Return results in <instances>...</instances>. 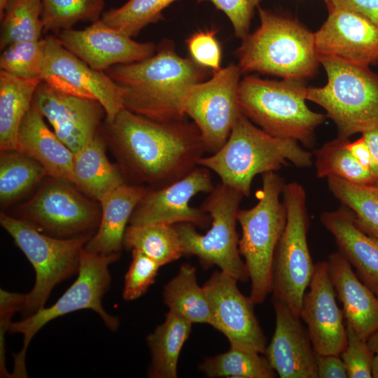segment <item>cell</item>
I'll list each match as a JSON object with an SVG mask.
<instances>
[{
	"label": "cell",
	"mask_w": 378,
	"mask_h": 378,
	"mask_svg": "<svg viewBox=\"0 0 378 378\" xmlns=\"http://www.w3.org/2000/svg\"><path fill=\"white\" fill-rule=\"evenodd\" d=\"M106 125L125 168L153 190L188 175L206 153L198 128L185 119L156 122L124 108Z\"/></svg>",
	"instance_id": "1"
},
{
	"label": "cell",
	"mask_w": 378,
	"mask_h": 378,
	"mask_svg": "<svg viewBox=\"0 0 378 378\" xmlns=\"http://www.w3.org/2000/svg\"><path fill=\"white\" fill-rule=\"evenodd\" d=\"M104 72L121 88L125 108L160 122L184 120L186 98L205 76L204 67L180 57L166 42L150 57Z\"/></svg>",
	"instance_id": "2"
},
{
	"label": "cell",
	"mask_w": 378,
	"mask_h": 378,
	"mask_svg": "<svg viewBox=\"0 0 378 378\" xmlns=\"http://www.w3.org/2000/svg\"><path fill=\"white\" fill-rule=\"evenodd\" d=\"M312 155L298 141L272 136L257 127L241 113L223 146L198 164L215 172L221 183L248 197L258 174L275 172L288 162L298 167L312 164Z\"/></svg>",
	"instance_id": "3"
},
{
	"label": "cell",
	"mask_w": 378,
	"mask_h": 378,
	"mask_svg": "<svg viewBox=\"0 0 378 378\" xmlns=\"http://www.w3.org/2000/svg\"><path fill=\"white\" fill-rule=\"evenodd\" d=\"M260 27L247 34L236 54L241 73L256 71L302 79L316 72L314 34L298 22L258 8Z\"/></svg>",
	"instance_id": "4"
},
{
	"label": "cell",
	"mask_w": 378,
	"mask_h": 378,
	"mask_svg": "<svg viewBox=\"0 0 378 378\" xmlns=\"http://www.w3.org/2000/svg\"><path fill=\"white\" fill-rule=\"evenodd\" d=\"M307 90L302 79L279 81L246 76L239 83V104L241 113L267 134L309 148L325 115L308 108Z\"/></svg>",
	"instance_id": "5"
},
{
	"label": "cell",
	"mask_w": 378,
	"mask_h": 378,
	"mask_svg": "<svg viewBox=\"0 0 378 378\" xmlns=\"http://www.w3.org/2000/svg\"><path fill=\"white\" fill-rule=\"evenodd\" d=\"M262 177L258 203L237 214L241 227L239 250L245 260L251 285L249 297L255 304L262 303L272 292L274 254L287 219L286 206L280 200L284 179L274 172Z\"/></svg>",
	"instance_id": "6"
},
{
	"label": "cell",
	"mask_w": 378,
	"mask_h": 378,
	"mask_svg": "<svg viewBox=\"0 0 378 378\" xmlns=\"http://www.w3.org/2000/svg\"><path fill=\"white\" fill-rule=\"evenodd\" d=\"M328 83L307 88V99L323 107L335 124L338 137L349 139L378 127V75L369 67L318 55Z\"/></svg>",
	"instance_id": "7"
},
{
	"label": "cell",
	"mask_w": 378,
	"mask_h": 378,
	"mask_svg": "<svg viewBox=\"0 0 378 378\" xmlns=\"http://www.w3.org/2000/svg\"><path fill=\"white\" fill-rule=\"evenodd\" d=\"M0 223L35 271L34 286L26 294L22 309L24 318L43 308L52 288L78 272L80 252L92 234L57 238L38 231L22 219L3 212L0 214Z\"/></svg>",
	"instance_id": "8"
},
{
	"label": "cell",
	"mask_w": 378,
	"mask_h": 378,
	"mask_svg": "<svg viewBox=\"0 0 378 378\" xmlns=\"http://www.w3.org/2000/svg\"><path fill=\"white\" fill-rule=\"evenodd\" d=\"M120 254L101 255L82 249L78 277L73 284L51 307H44L18 322H11L8 332L21 333L23 346L13 355L14 367L11 377H27L25 356L27 347L34 335L47 323L61 316L80 309L97 312L105 325L113 331L117 330L119 320L108 314L102 306V299L108 290L111 275L108 266L120 258Z\"/></svg>",
	"instance_id": "9"
},
{
	"label": "cell",
	"mask_w": 378,
	"mask_h": 378,
	"mask_svg": "<svg viewBox=\"0 0 378 378\" xmlns=\"http://www.w3.org/2000/svg\"><path fill=\"white\" fill-rule=\"evenodd\" d=\"M244 197L239 191L218 183L200 206L212 219L211 228L201 234L191 223L176 226L183 255L196 256L204 269L217 265L222 272L241 282L249 279L239 253L236 230L239 207Z\"/></svg>",
	"instance_id": "10"
},
{
	"label": "cell",
	"mask_w": 378,
	"mask_h": 378,
	"mask_svg": "<svg viewBox=\"0 0 378 378\" xmlns=\"http://www.w3.org/2000/svg\"><path fill=\"white\" fill-rule=\"evenodd\" d=\"M287 219L276 248L272 293L300 316L304 295L314 270L307 243L309 219L306 192L298 182L286 183L282 192Z\"/></svg>",
	"instance_id": "11"
},
{
	"label": "cell",
	"mask_w": 378,
	"mask_h": 378,
	"mask_svg": "<svg viewBox=\"0 0 378 378\" xmlns=\"http://www.w3.org/2000/svg\"><path fill=\"white\" fill-rule=\"evenodd\" d=\"M241 74L232 64L214 71L209 80L195 85L186 98L185 115L198 128L206 153L214 154L223 146L242 113L238 100Z\"/></svg>",
	"instance_id": "12"
},
{
	"label": "cell",
	"mask_w": 378,
	"mask_h": 378,
	"mask_svg": "<svg viewBox=\"0 0 378 378\" xmlns=\"http://www.w3.org/2000/svg\"><path fill=\"white\" fill-rule=\"evenodd\" d=\"M69 182L51 177L21 208L22 219L38 231L57 238L91 234L101 213Z\"/></svg>",
	"instance_id": "13"
},
{
	"label": "cell",
	"mask_w": 378,
	"mask_h": 378,
	"mask_svg": "<svg viewBox=\"0 0 378 378\" xmlns=\"http://www.w3.org/2000/svg\"><path fill=\"white\" fill-rule=\"evenodd\" d=\"M41 79L72 95L97 100L111 122L124 108L122 89L104 71L95 70L49 35L45 38Z\"/></svg>",
	"instance_id": "14"
},
{
	"label": "cell",
	"mask_w": 378,
	"mask_h": 378,
	"mask_svg": "<svg viewBox=\"0 0 378 378\" xmlns=\"http://www.w3.org/2000/svg\"><path fill=\"white\" fill-rule=\"evenodd\" d=\"M237 280L214 272L202 286L214 319L231 346L264 354L267 339L254 313L255 304L237 288Z\"/></svg>",
	"instance_id": "15"
},
{
	"label": "cell",
	"mask_w": 378,
	"mask_h": 378,
	"mask_svg": "<svg viewBox=\"0 0 378 378\" xmlns=\"http://www.w3.org/2000/svg\"><path fill=\"white\" fill-rule=\"evenodd\" d=\"M215 186L209 169L197 166L180 180L165 187L147 192L134 209L130 225L188 223L206 226L210 216L189 202L199 192H211Z\"/></svg>",
	"instance_id": "16"
},
{
	"label": "cell",
	"mask_w": 378,
	"mask_h": 378,
	"mask_svg": "<svg viewBox=\"0 0 378 378\" xmlns=\"http://www.w3.org/2000/svg\"><path fill=\"white\" fill-rule=\"evenodd\" d=\"M32 105L74 153L95 137L101 120L106 118L97 100L67 94L43 80L35 91Z\"/></svg>",
	"instance_id": "17"
},
{
	"label": "cell",
	"mask_w": 378,
	"mask_h": 378,
	"mask_svg": "<svg viewBox=\"0 0 378 378\" xmlns=\"http://www.w3.org/2000/svg\"><path fill=\"white\" fill-rule=\"evenodd\" d=\"M57 38L67 50L100 71L116 64L144 60L156 51L154 43L135 41L101 19L82 30L60 31Z\"/></svg>",
	"instance_id": "18"
},
{
	"label": "cell",
	"mask_w": 378,
	"mask_h": 378,
	"mask_svg": "<svg viewBox=\"0 0 378 378\" xmlns=\"http://www.w3.org/2000/svg\"><path fill=\"white\" fill-rule=\"evenodd\" d=\"M328 7V18L314 33L318 55L363 66L378 65V27L352 10Z\"/></svg>",
	"instance_id": "19"
},
{
	"label": "cell",
	"mask_w": 378,
	"mask_h": 378,
	"mask_svg": "<svg viewBox=\"0 0 378 378\" xmlns=\"http://www.w3.org/2000/svg\"><path fill=\"white\" fill-rule=\"evenodd\" d=\"M335 297L327 260L315 263L309 290L304 295L300 317L307 326L317 354L340 355L346 342L344 314Z\"/></svg>",
	"instance_id": "20"
},
{
	"label": "cell",
	"mask_w": 378,
	"mask_h": 378,
	"mask_svg": "<svg viewBox=\"0 0 378 378\" xmlns=\"http://www.w3.org/2000/svg\"><path fill=\"white\" fill-rule=\"evenodd\" d=\"M272 302L276 323L266 358L281 378H317L316 353L300 316L281 301Z\"/></svg>",
	"instance_id": "21"
},
{
	"label": "cell",
	"mask_w": 378,
	"mask_h": 378,
	"mask_svg": "<svg viewBox=\"0 0 378 378\" xmlns=\"http://www.w3.org/2000/svg\"><path fill=\"white\" fill-rule=\"evenodd\" d=\"M327 262L346 326L368 340L378 330V295L359 279L340 251L331 253Z\"/></svg>",
	"instance_id": "22"
},
{
	"label": "cell",
	"mask_w": 378,
	"mask_h": 378,
	"mask_svg": "<svg viewBox=\"0 0 378 378\" xmlns=\"http://www.w3.org/2000/svg\"><path fill=\"white\" fill-rule=\"evenodd\" d=\"M320 220L359 279L378 295V241L357 226L354 213L343 204L323 211Z\"/></svg>",
	"instance_id": "23"
},
{
	"label": "cell",
	"mask_w": 378,
	"mask_h": 378,
	"mask_svg": "<svg viewBox=\"0 0 378 378\" xmlns=\"http://www.w3.org/2000/svg\"><path fill=\"white\" fill-rule=\"evenodd\" d=\"M17 150L38 162L48 176L72 183L74 153L48 127L32 104L18 131Z\"/></svg>",
	"instance_id": "24"
},
{
	"label": "cell",
	"mask_w": 378,
	"mask_h": 378,
	"mask_svg": "<svg viewBox=\"0 0 378 378\" xmlns=\"http://www.w3.org/2000/svg\"><path fill=\"white\" fill-rule=\"evenodd\" d=\"M147 192L144 187L124 183L106 194L99 201L102 211L97 232L84 249L101 255L120 253L127 224Z\"/></svg>",
	"instance_id": "25"
},
{
	"label": "cell",
	"mask_w": 378,
	"mask_h": 378,
	"mask_svg": "<svg viewBox=\"0 0 378 378\" xmlns=\"http://www.w3.org/2000/svg\"><path fill=\"white\" fill-rule=\"evenodd\" d=\"M72 183L99 201L125 183L120 172L108 160L99 134L74 153Z\"/></svg>",
	"instance_id": "26"
},
{
	"label": "cell",
	"mask_w": 378,
	"mask_h": 378,
	"mask_svg": "<svg viewBox=\"0 0 378 378\" xmlns=\"http://www.w3.org/2000/svg\"><path fill=\"white\" fill-rule=\"evenodd\" d=\"M41 78L24 79L0 70V149L17 150L18 131Z\"/></svg>",
	"instance_id": "27"
},
{
	"label": "cell",
	"mask_w": 378,
	"mask_h": 378,
	"mask_svg": "<svg viewBox=\"0 0 378 378\" xmlns=\"http://www.w3.org/2000/svg\"><path fill=\"white\" fill-rule=\"evenodd\" d=\"M192 323L169 311L164 321L147 337L152 360L148 377L176 378L181 351L189 337Z\"/></svg>",
	"instance_id": "28"
},
{
	"label": "cell",
	"mask_w": 378,
	"mask_h": 378,
	"mask_svg": "<svg viewBox=\"0 0 378 378\" xmlns=\"http://www.w3.org/2000/svg\"><path fill=\"white\" fill-rule=\"evenodd\" d=\"M163 298L169 311L192 323H206L214 327V319L203 287L197 282L196 269L182 265L177 274L164 287Z\"/></svg>",
	"instance_id": "29"
},
{
	"label": "cell",
	"mask_w": 378,
	"mask_h": 378,
	"mask_svg": "<svg viewBox=\"0 0 378 378\" xmlns=\"http://www.w3.org/2000/svg\"><path fill=\"white\" fill-rule=\"evenodd\" d=\"M123 245L140 251L160 266L183 255L178 232L174 225H130L124 234Z\"/></svg>",
	"instance_id": "30"
},
{
	"label": "cell",
	"mask_w": 378,
	"mask_h": 378,
	"mask_svg": "<svg viewBox=\"0 0 378 378\" xmlns=\"http://www.w3.org/2000/svg\"><path fill=\"white\" fill-rule=\"evenodd\" d=\"M327 183L332 194L354 213L357 226L378 241V188L336 176L328 177Z\"/></svg>",
	"instance_id": "31"
},
{
	"label": "cell",
	"mask_w": 378,
	"mask_h": 378,
	"mask_svg": "<svg viewBox=\"0 0 378 378\" xmlns=\"http://www.w3.org/2000/svg\"><path fill=\"white\" fill-rule=\"evenodd\" d=\"M47 175L36 160L17 150L1 151L0 201L7 204L36 185Z\"/></svg>",
	"instance_id": "32"
},
{
	"label": "cell",
	"mask_w": 378,
	"mask_h": 378,
	"mask_svg": "<svg viewBox=\"0 0 378 378\" xmlns=\"http://www.w3.org/2000/svg\"><path fill=\"white\" fill-rule=\"evenodd\" d=\"M199 370L208 377L274 378L277 375L266 357L234 346L206 358Z\"/></svg>",
	"instance_id": "33"
},
{
	"label": "cell",
	"mask_w": 378,
	"mask_h": 378,
	"mask_svg": "<svg viewBox=\"0 0 378 378\" xmlns=\"http://www.w3.org/2000/svg\"><path fill=\"white\" fill-rule=\"evenodd\" d=\"M41 0H10L0 18V49L18 41L41 39Z\"/></svg>",
	"instance_id": "34"
},
{
	"label": "cell",
	"mask_w": 378,
	"mask_h": 378,
	"mask_svg": "<svg viewBox=\"0 0 378 378\" xmlns=\"http://www.w3.org/2000/svg\"><path fill=\"white\" fill-rule=\"evenodd\" d=\"M348 140L337 137L313 151L316 176H336L357 184L373 185L374 181L370 172L356 160L346 148Z\"/></svg>",
	"instance_id": "35"
},
{
	"label": "cell",
	"mask_w": 378,
	"mask_h": 378,
	"mask_svg": "<svg viewBox=\"0 0 378 378\" xmlns=\"http://www.w3.org/2000/svg\"><path fill=\"white\" fill-rule=\"evenodd\" d=\"M43 32L71 29L80 21L100 19L104 0H41Z\"/></svg>",
	"instance_id": "36"
},
{
	"label": "cell",
	"mask_w": 378,
	"mask_h": 378,
	"mask_svg": "<svg viewBox=\"0 0 378 378\" xmlns=\"http://www.w3.org/2000/svg\"><path fill=\"white\" fill-rule=\"evenodd\" d=\"M176 0H129L124 5L102 13L108 26L134 37L149 24L161 20L162 10Z\"/></svg>",
	"instance_id": "37"
},
{
	"label": "cell",
	"mask_w": 378,
	"mask_h": 378,
	"mask_svg": "<svg viewBox=\"0 0 378 378\" xmlns=\"http://www.w3.org/2000/svg\"><path fill=\"white\" fill-rule=\"evenodd\" d=\"M45 46V38L9 45L1 54V70L24 79L41 78Z\"/></svg>",
	"instance_id": "38"
},
{
	"label": "cell",
	"mask_w": 378,
	"mask_h": 378,
	"mask_svg": "<svg viewBox=\"0 0 378 378\" xmlns=\"http://www.w3.org/2000/svg\"><path fill=\"white\" fill-rule=\"evenodd\" d=\"M132 260L125 276L122 297L134 300L144 295L152 285L160 265L136 249H132Z\"/></svg>",
	"instance_id": "39"
},
{
	"label": "cell",
	"mask_w": 378,
	"mask_h": 378,
	"mask_svg": "<svg viewBox=\"0 0 378 378\" xmlns=\"http://www.w3.org/2000/svg\"><path fill=\"white\" fill-rule=\"evenodd\" d=\"M346 342L340 356L347 371L349 378H371L372 363L374 354L368 344L367 339L358 336L346 326Z\"/></svg>",
	"instance_id": "40"
},
{
	"label": "cell",
	"mask_w": 378,
	"mask_h": 378,
	"mask_svg": "<svg viewBox=\"0 0 378 378\" xmlns=\"http://www.w3.org/2000/svg\"><path fill=\"white\" fill-rule=\"evenodd\" d=\"M216 30H200L195 32L186 41L192 59L199 65L211 68L214 71L219 69L221 61V48L215 36Z\"/></svg>",
	"instance_id": "41"
},
{
	"label": "cell",
	"mask_w": 378,
	"mask_h": 378,
	"mask_svg": "<svg viewBox=\"0 0 378 378\" xmlns=\"http://www.w3.org/2000/svg\"><path fill=\"white\" fill-rule=\"evenodd\" d=\"M210 1L228 18L237 37L244 38L248 29L254 9L260 0H197L198 3Z\"/></svg>",
	"instance_id": "42"
},
{
	"label": "cell",
	"mask_w": 378,
	"mask_h": 378,
	"mask_svg": "<svg viewBox=\"0 0 378 378\" xmlns=\"http://www.w3.org/2000/svg\"><path fill=\"white\" fill-rule=\"evenodd\" d=\"M0 294V374L1 377H10L6 368L5 335L9 330L12 316L15 312L22 310L26 294L11 293L2 289Z\"/></svg>",
	"instance_id": "43"
},
{
	"label": "cell",
	"mask_w": 378,
	"mask_h": 378,
	"mask_svg": "<svg viewBox=\"0 0 378 378\" xmlns=\"http://www.w3.org/2000/svg\"><path fill=\"white\" fill-rule=\"evenodd\" d=\"M317 378H346V366L340 355L317 354L316 356Z\"/></svg>",
	"instance_id": "44"
},
{
	"label": "cell",
	"mask_w": 378,
	"mask_h": 378,
	"mask_svg": "<svg viewBox=\"0 0 378 378\" xmlns=\"http://www.w3.org/2000/svg\"><path fill=\"white\" fill-rule=\"evenodd\" d=\"M332 6L356 12L378 27V0H326Z\"/></svg>",
	"instance_id": "45"
},
{
	"label": "cell",
	"mask_w": 378,
	"mask_h": 378,
	"mask_svg": "<svg viewBox=\"0 0 378 378\" xmlns=\"http://www.w3.org/2000/svg\"><path fill=\"white\" fill-rule=\"evenodd\" d=\"M346 146L356 160L364 169L370 172L371 166V154L368 146L363 137L361 136L360 138L353 142L348 140Z\"/></svg>",
	"instance_id": "46"
},
{
	"label": "cell",
	"mask_w": 378,
	"mask_h": 378,
	"mask_svg": "<svg viewBox=\"0 0 378 378\" xmlns=\"http://www.w3.org/2000/svg\"><path fill=\"white\" fill-rule=\"evenodd\" d=\"M371 154L370 172L374 182L378 179V127L362 133Z\"/></svg>",
	"instance_id": "47"
},
{
	"label": "cell",
	"mask_w": 378,
	"mask_h": 378,
	"mask_svg": "<svg viewBox=\"0 0 378 378\" xmlns=\"http://www.w3.org/2000/svg\"><path fill=\"white\" fill-rule=\"evenodd\" d=\"M368 344L374 354L378 353V330L373 332L367 340Z\"/></svg>",
	"instance_id": "48"
},
{
	"label": "cell",
	"mask_w": 378,
	"mask_h": 378,
	"mask_svg": "<svg viewBox=\"0 0 378 378\" xmlns=\"http://www.w3.org/2000/svg\"><path fill=\"white\" fill-rule=\"evenodd\" d=\"M372 377L378 378V353L374 354L372 359Z\"/></svg>",
	"instance_id": "49"
},
{
	"label": "cell",
	"mask_w": 378,
	"mask_h": 378,
	"mask_svg": "<svg viewBox=\"0 0 378 378\" xmlns=\"http://www.w3.org/2000/svg\"><path fill=\"white\" fill-rule=\"evenodd\" d=\"M10 0H0V18L3 15L4 9Z\"/></svg>",
	"instance_id": "50"
},
{
	"label": "cell",
	"mask_w": 378,
	"mask_h": 378,
	"mask_svg": "<svg viewBox=\"0 0 378 378\" xmlns=\"http://www.w3.org/2000/svg\"><path fill=\"white\" fill-rule=\"evenodd\" d=\"M373 185L378 188V179L374 183Z\"/></svg>",
	"instance_id": "51"
},
{
	"label": "cell",
	"mask_w": 378,
	"mask_h": 378,
	"mask_svg": "<svg viewBox=\"0 0 378 378\" xmlns=\"http://www.w3.org/2000/svg\"><path fill=\"white\" fill-rule=\"evenodd\" d=\"M326 1V0H325Z\"/></svg>",
	"instance_id": "52"
}]
</instances>
